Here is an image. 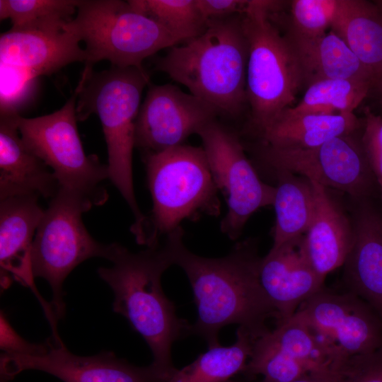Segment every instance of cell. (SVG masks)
Wrapping results in <instances>:
<instances>
[{
    "instance_id": "4dcf8cb0",
    "label": "cell",
    "mask_w": 382,
    "mask_h": 382,
    "mask_svg": "<svg viewBox=\"0 0 382 382\" xmlns=\"http://www.w3.org/2000/svg\"><path fill=\"white\" fill-rule=\"evenodd\" d=\"M1 115L18 114L30 97L37 79L21 69L0 64ZM19 115V114H18Z\"/></svg>"
},
{
    "instance_id": "4316f807",
    "label": "cell",
    "mask_w": 382,
    "mask_h": 382,
    "mask_svg": "<svg viewBox=\"0 0 382 382\" xmlns=\"http://www.w3.org/2000/svg\"><path fill=\"white\" fill-rule=\"evenodd\" d=\"M371 90V85L353 81H318L307 86L301 100L296 105L286 109L279 117L354 112Z\"/></svg>"
},
{
    "instance_id": "83f0119b",
    "label": "cell",
    "mask_w": 382,
    "mask_h": 382,
    "mask_svg": "<svg viewBox=\"0 0 382 382\" xmlns=\"http://www.w3.org/2000/svg\"><path fill=\"white\" fill-rule=\"evenodd\" d=\"M131 6L157 21L183 41L202 33L207 21L202 16L196 0H130Z\"/></svg>"
},
{
    "instance_id": "ba28073f",
    "label": "cell",
    "mask_w": 382,
    "mask_h": 382,
    "mask_svg": "<svg viewBox=\"0 0 382 382\" xmlns=\"http://www.w3.org/2000/svg\"><path fill=\"white\" fill-rule=\"evenodd\" d=\"M93 206L90 200L59 188L45 209L34 237L33 274L45 279L52 289L50 306L56 326L64 315L62 284L69 274L89 258L108 257L110 244L95 240L82 220L83 214Z\"/></svg>"
},
{
    "instance_id": "277c9868",
    "label": "cell",
    "mask_w": 382,
    "mask_h": 382,
    "mask_svg": "<svg viewBox=\"0 0 382 382\" xmlns=\"http://www.w3.org/2000/svg\"><path fill=\"white\" fill-rule=\"evenodd\" d=\"M149 76L144 68L112 66L100 73L83 72L76 87L78 120L98 115L108 149L109 179L117 187L134 216L131 232L137 241L143 235L146 216L136 199L132 176L135 121Z\"/></svg>"
},
{
    "instance_id": "3957f363",
    "label": "cell",
    "mask_w": 382,
    "mask_h": 382,
    "mask_svg": "<svg viewBox=\"0 0 382 382\" xmlns=\"http://www.w3.org/2000/svg\"><path fill=\"white\" fill-rule=\"evenodd\" d=\"M248 45L242 14L209 20L204 31L170 47L155 69L220 112L238 115L247 103Z\"/></svg>"
},
{
    "instance_id": "7a4b0ae2",
    "label": "cell",
    "mask_w": 382,
    "mask_h": 382,
    "mask_svg": "<svg viewBox=\"0 0 382 382\" xmlns=\"http://www.w3.org/2000/svg\"><path fill=\"white\" fill-rule=\"evenodd\" d=\"M107 260L112 265L100 267V277L112 289L113 311L123 316L149 345L153 364L166 371L175 367L171 347L191 334L190 325L175 313L174 303L161 286L164 272L174 265L171 235L156 246L133 253L110 243Z\"/></svg>"
},
{
    "instance_id": "f546056e",
    "label": "cell",
    "mask_w": 382,
    "mask_h": 382,
    "mask_svg": "<svg viewBox=\"0 0 382 382\" xmlns=\"http://www.w3.org/2000/svg\"><path fill=\"white\" fill-rule=\"evenodd\" d=\"M79 0H0V19L9 18L12 27L53 19H71Z\"/></svg>"
},
{
    "instance_id": "1f68e13d",
    "label": "cell",
    "mask_w": 382,
    "mask_h": 382,
    "mask_svg": "<svg viewBox=\"0 0 382 382\" xmlns=\"http://www.w3.org/2000/svg\"><path fill=\"white\" fill-rule=\"evenodd\" d=\"M364 113L361 143L376 178L382 202V116L374 113L369 107L364 108Z\"/></svg>"
},
{
    "instance_id": "44dd1931",
    "label": "cell",
    "mask_w": 382,
    "mask_h": 382,
    "mask_svg": "<svg viewBox=\"0 0 382 382\" xmlns=\"http://www.w3.org/2000/svg\"><path fill=\"white\" fill-rule=\"evenodd\" d=\"M285 35L298 59L303 84L306 87L324 79L365 83L371 85L373 89H376L381 84L376 75L333 30H330L314 38Z\"/></svg>"
},
{
    "instance_id": "6da1fadb",
    "label": "cell",
    "mask_w": 382,
    "mask_h": 382,
    "mask_svg": "<svg viewBox=\"0 0 382 382\" xmlns=\"http://www.w3.org/2000/svg\"><path fill=\"white\" fill-rule=\"evenodd\" d=\"M171 236L174 265L186 274L197 304L191 334L202 337L211 348L220 345L219 332L229 324H238L254 340L270 330L267 321L276 319L277 313L260 282L262 257L255 239L238 242L227 255L212 258L184 245L182 227Z\"/></svg>"
},
{
    "instance_id": "ffe728a7",
    "label": "cell",
    "mask_w": 382,
    "mask_h": 382,
    "mask_svg": "<svg viewBox=\"0 0 382 382\" xmlns=\"http://www.w3.org/2000/svg\"><path fill=\"white\" fill-rule=\"evenodd\" d=\"M311 181L316 209L303 236V249L312 267L325 279L345 261L352 244V221L329 189Z\"/></svg>"
},
{
    "instance_id": "e575fe53",
    "label": "cell",
    "mask_w": 382,
    "mask_h": 382,
    "mask_svg": "<svg viewBox=\"0 0 382 382\" xmlns=\"http://www.w3.org/2000/svg\"><path fill=\"white\" fill-rule=\"evenodd\" d=\"M341 378V369L325 372L310 374L299 379L290 382H339ZM226 382H245L230 379ZM257 382H262V381Z\"/></svg>"
},
{
    "instance_id": "8fae6325",
    "label": "cell",
    "mask_w": 382,
    "mask_h": 382,
    "mask_svg": "<svg viewBox=\"0 0 382 382\" xmlns=\"http://www.w3.org/2000/svg\"><path fill=\"white\" fill-rule=\"evenodd\" d=\"M357 131L310 149H280L260 144V162L271 173L286 170L329 190L366 200L377 185ZM378 186V185H377Z\"/></svg>"
},
{
    "instance_id": "2e32d148",
    "label": "cell",
    "mask_w": 382,
    "mask_h": 382,
    "mask_svg": "<svg viewBox=\"0 0 382 382\" xmlns=\"http://www.w3.org/2000/svg\"><path fill=\"white\" fill-rule=\"evenodd\" d=\"M45 212L36 196H17L0 200V270L4 289L13 282L30 287L45 315L50 312L34 285L31 250L34 237Z\"/></svg>"
},
{
    "instance_id": "e0dca14e",
    "label": "cell",
    "mask_w": 382,
    "mask_h": 382,
    "mask_svg": "<svg viewBox=\"0 0 382 382\" xmlns=\"http://www.w3.org/2000/svg\"><path fill=\"white\" fill-rule=\"evenodd\" d=\"M303 236L271 248L260 261V282L276 311V322L293 316L303 303L324 287L325 279L305 255Z\"/></svg>"
},
{
    "instance_id": "5b68a950",
    "label": "cell",
    "mask_w": 382,
    "mask_h": 382,
    "mask_svg": "<svg viewBox=\"0 0 382 382\" xmlns=\"http://www.w3.org/2000/svg\"><path fill=\"white\" fill-rule=\"evenodd\" d=\"M144 162L153 206L141 245H157L185 220L219 215V190L202 147L182 144L144 154Z\"/></svg>"
},
{
    "instance_id": "cb8c5ba5",
    "label": "cell",
    "mask_w": 382,
    "mask_h": 382,
    "mask_svg": "<svg viewBox=\"0 0 382 382\" xmlns=\"http://www.w3.org/2000/svg\"><path fill=\"white\" fill-rule=\"evenodd\" d=\"M277 183L272 249L304 236L313 221L316 199L311 181L286 170L272 173Z\"/></svg>"
},
{
    "instance_id": "d6986e66",
    "label": "cell",
    "mask_w": 382,
    "mask_h": 382,
    "mask_svg": "<svg viewBox=\"0 0 382 382\" xmlns=\"http://www.w3.org/2000/svg\"><path fill=\"white\" fill-rule=\"evenodd\" d=\"M18 115L0 117V200L17 196L52 199L59 183L52 170L23 141Z\"/></svg>"
},
{
    "instance_id": "8992f818",
    "label": "cell",
    "mask_w": 382,
    "mask_h": 382,
    "mask_svg": "<svg viewBox=\"0 0 382 382\" xmlns=\"http://www.w3.org/2000/svg\"><path fill=\"white\" fill-rule=\"evenodd\" d=\"M277 1H248L242 14L248 45L246 96L251 126L260 137L286 109L293 106L304 86L293 47L277 25Z\"/></svg>"
},
{
    "instance_id": "836d02e7",
    "label": "cell",
    "mask_w": 382,
    "mask_h": 382,
    "mask_svg": "<svg viewBox=\"0 0 382 382\" xmlns=\"http://www.w3.org/2000/svg\"><path fill=\"white\" fill-rule=\"evenodd\" d=\"M198 9L207 22L236 14H243L248 1L243 0H196Z\"/></svg>"
},
{
    "instance_id": "30bf717a",
    "label": "cell",
    "mask_w": 382,
    "mask_h": 382,
    "mask_svg": "<svg viewBox=\"0 0 382 382\" xmlns=\"http://www.w3.org/2000/svg\"><path fill=\"white\" fill-rule=\"evenodd\" d=\"M197 134L215 184L227 204L221 231L235 241L255 212L273 205L275 187L260 179L238 134L230 127L214 120Z\"/></svg>"
},
{
    "instance_id": "d590c367",
    "label": "cell",
    "mask_w": 382,
    "mask_h": 382,
    "mask_svg": "<svg viewBox=\"0 0 382 382\" xmlns=\"http://www.w3.org/2000/svg\"><path fill=\"white\" fill-rule=\"evenodd\" d=\"M378 93H380V104H381V106L382 108V83H381V85L378 87V88L376 89Z\"/></svg>"
},
{
    "instance_id": "484cf974",
    "label": "cell",
    "mask_w": 382,
    "mask_h": 382,
    "mask_svg": "<svg viewBox=\"0 0 382 382\" xmlns=\"http://www.w3.org/2000/svg\"><path fill=\"white\" fill-rule=\"evenodd\" d=\"M267 335L280 350L311 374L340 369V364L322 339L293 316L277 321L276 327Z\"/></svg>"
},
{
    "instance_id": "4fadbf2b",
    "label": "cell",
    "mask_w": 382,
    "mask_h": 382,
    "mask_svg": "<svg viewBox=\"0 0 382 382\" xmlns=\"http://www.w3.org/2000/svg\"><path fill=\"white\" fill-rule=\"evenodd\" d=\"M293 317L308 325L341 364L382 347L381 318L352 292L336 293L323 287L303 303Z\"/></svg>"
},
{
    "instance_id": "7c38bea8",
    "label": "cell",
    "mask_w": 382,
    "mask_h": 382,
    "mask_svg": "<svg viewBox=\"0 0 382 382\" xmlns=\"http://www.w3.org/2000/svg\"><path fill=\"white\" fill-rule=\"evenodd\" d=\"M28 369L45 371L64 382H166L172 371L153 363L137 366L111 352L78 356L69 352L55 335L42 344H30L23 340L14 350L4 352L1 357L4 382Z\"/></svg>"
},
{
    "instance_id": "ac0fdd59",
    "label": "cell",
    "mask_w": 382,
    "mask_h": 382,
    "mask_svg": "<svg viewBox=\"0 0 382 382\" xmlns=\"http://www.w3.org/2000/svg\"><path fill=\"white\" fill-rule=\"evenodd\" d=\"M356 202L352 244L342 265L344 282L382 318V215L366 199Z\"/></svg>"
},
{
    "instance_id": "d6a6232c",
    "label": "cell",
    "mask_w": 382,
    "mask_h": 382,
    "mask_svg": "<svg viewBox=\"0 0 382 382\" xmlns=\"http://www.w3.org/2000/svg\"><path fill=\"white\" fill-rule=\"evenodd\" d=\"M339 382H382V347L347 359Z\"/></svg>"
},
{
    "instance_id": "5bb4252c",
    "label": "cell",
    "mask_w": 382,
    "mask_h": 382,
    "mask_svg": "<svg viewBox=\"0 0 382 382\" xmlns=\"http://www.w3.org/2000/svg\"><path fill=\"white\" fill-rule=\"evenodd\" d=\"M219 113L211 103L175 85L151 84L135 121V147L148 154L184 144Z\"/></svg>"
},
{
    "instance_id": "d4e9b609",
    "label": "cell",
    "mask_w": 382,
    "mask_h": 382,
    "mask_svg": "<svg viewBox=\"0 0 382 382\" xmlns=\"http://www.w3.org/2000/svg\"><path fill=\"white\" fill-rule=\"evenodd\" d=\"M253 341L245 330L238 327L233 345L209 348L189 365L181 369L175 368L166 382H226L243 371Z\"/></svg>"
},
{
    "instance_id": "7402d4cb",
    "label": "cell",
    "mask_w": 382,
    "mask_h": 382,
    "mask_svg": "<svg viewBox=\"0 0 382 382\" xmlns=\"http://www.w3.org/2000/svg\"><path fill=\"white\" fill-rule=\"evenodd\" d=\"M382 83V10L364 0H340L331 27Z\"/></svg>"
},
{
    "instance_id": "9a60e30c",
    "label": "cell",
    "mask_w": 382,
    "mask_h": 382,
    "mask_svg": "<svg viewBox=\"0 0 382 382\" xmlns=\"http://www.w3.org/2000/svg\"><path fill=\"white\" fill-rule=\"evenodd\" d=\"M70 20H45L12 27L1 33L0 64L21 69L37 79L71 63L86 62L81 41L67 27Z\"/></svg>"
},
{
    "instance_id": "52a82bcc",
    "label": "cell",
    "mask_w": 382,
    "mask_h": 382,
    "mask_svg": "<svg viewBox=\"0 0 382 382\" xmlns=\"http://www.w3.org/2000/svg\"><path fill=\"white\" fill-rule=\"evenodd\" d=\"M68 28L86 44V69L101 60L120 68H144L142 62L183 42L128 1L79 0Z\"/></svg>"
},
{
    "instance_id": "9c48e42d",
    "label": "cell",
    "mask_w": 382,
    "mask_h": 382,
    "mask_svg": "<svg viewBox=\"0 0 382 382\" xmlns=\"http://www.w3.org/2000/svg\"><path fill=\"white\" fill-rule=\"evenodd\" d=\"M78 90L59 110L33 118L18 116L20 135L26 146L52 170L60 189L90 200L105 202L103 183L109 179L108 165L86 155L77 129Z\"/></svg>"
},
{
    "instance_id": "f1b7e54d",
    "label": "cell",
    "mask_w": 382,
    "mask_h": 382,
    "mask_svg": "<svg viewBox=\"0 0 382 382\" xmlns=\"http://www.w3.org/2000/svg\"><path fill=\"white\" fill-rule=\"evenodd\" d=\"M340 0H294L290 3L289 35L301 38L319 37L331 29Z\"/></svg>"
},
{
    "instance_id": "603a6c76",
    "label": "cell",
    "mask_w": 382,
    "mask_h": 382,
    "mask_svg": "<svg viewBox=\"0 0 382 382\" xmlns=\"http://www.w3.org/2000/svg\"><path fill=\"white\" fill-rule=\"evenodd\" d=\"M354 112L279 117L259 137L261 145L280 149H310L336 137L357 131Z\"/></svg>"
}]
</instances>
